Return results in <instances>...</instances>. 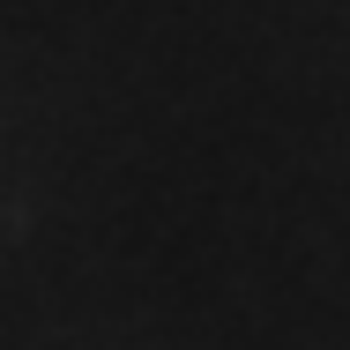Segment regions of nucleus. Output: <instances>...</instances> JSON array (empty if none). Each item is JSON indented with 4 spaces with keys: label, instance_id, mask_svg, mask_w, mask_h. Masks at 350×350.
Returning <instances> with one entry per match:
<instances>
[]
</instances>
